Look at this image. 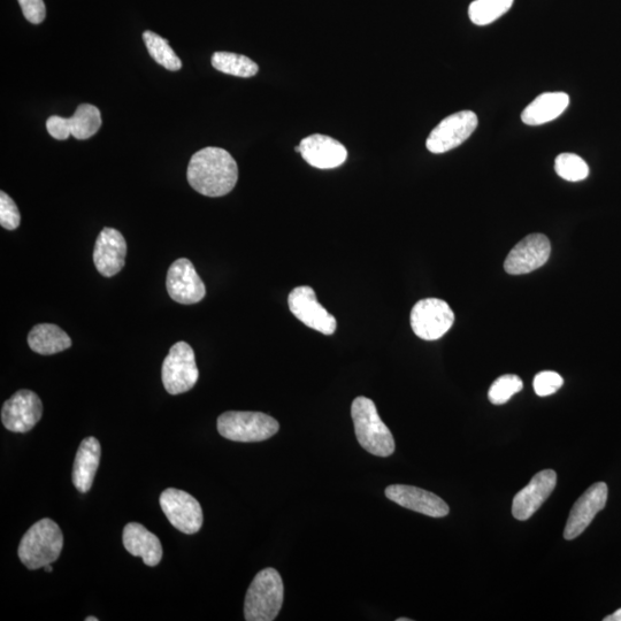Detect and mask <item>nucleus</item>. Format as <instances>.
<instances>
[{"label":"nucleus","instance_id":"14","mask_svg":"<svg viewBox=\"0 0 621 621\" xmlns=\"http://www.w3.org/2000/svg\"><path fill=\"white\" fill-rule=\"evenodd\" d=\"M550 253L551 244L546 235H528L511 250L504 270L511 275L531 273L548 262Z\"/></svg>","mask_w":621,"mask_h":621},{"label":"nucleus","instance_id":"18","mask_svg":"<svg viewBox=\"0 0 621 621\" xmlns=\"http://www.w3.org/2000/svg\"><path fill=\"white\" fill-rule=\"evenodd\" d=\"M386 496L390 501L405 509L423 513L432 518L446 517L450 511L448 504L441 497L413 486H389L386 489Z\"/></svg>","mask_w":621,"mask_h":621},{"label":"nucleus","instance_id":"6","mask_svg":"<svg viewBox=\"0 0 621 621\" xmlns=\"http://www.w3.org/2000/svg\"><path fill=\"white\" fill-rule=\"evenodd\" d=\"M164 387L168 394L180 395L193 389L199 378L195 352L186 342L173 345L163 364Z\"/></svg>","mask_w":621,"mask_h":621},{"label":"nucleus","instance_id":"27","mask_svg":"<svg viewBox=\"0 0 621 621\" xmlns=\"http://www.w3.org/2000/svg\"><path fill=\"white\" fill-rule=\"evenodd\" d=\"M555 171L566 181L579 182L588 178L589 166L574 153H562L555 160Z\"/></svg>","mask_w":621,"mask_h":621},{"label":"nucleus","instance_id":"20","mask_svg":"<svg viewBox=\"0 0 621 621\" xmlns=\"http://www.w3.org/2000/svg\"><path fill=\"white\" fill-rule=\"evenodd\" d=\"M101 443L96 437H87L76 452L72 480L80 493L86 494L94 483L99 462H101Z\"/></svg>","mask_w":621,"mask_h":621},{"label":"nucleus","instance_id":"24","mask_svg":"<svg viewBox=\"0 0 621 621\" xmlns=\"http://www.w3.org/2000/svg\"><path fill=\"white\" fill-rule=\"evenodd\" d=\"M212 66L221 73L248 79L255 76L259 67L248 57L230 52H216L212 56Z\"/></svg>","mask_w":621,"mask_h":621},{"label":"nucleus","instance_id":"3","mask_svg":"<svg viewBox=\"0 0 621 621\" xmlns=\"http://www.w3.org/2000/svg\"><path fill=\"white\" fill-rule=\"evenodd\" d=\"M351 416L360 446L378 457H389L394 454V436L381 420L377 406L370 398L357 397L351 406Z\"/></svg>","mask_w":621,"mask_h":621},{"label":"nucleus","instance_id":"32","mask_svg":"<svg viewBox=\"0 0 621 621\" xmlns=\"http://www.w3.org/2000/svg\"><path fill=\"white\" fill-rule=\"evenodd\" d=\"M604 621H621V609L603 619Z\"/></svg>","mask_w":621,"mask_h":621},{"label":"nucleus","instance_id":"4","mask_svg":"<svg viewBox=\"0 0 621 621\" xmlns=\"http://www.w3.org/2000/svg\"><path fill=\"white\" fill-rule=\"evenodd\" d=\"M283 581L278 571H260L251 582L244 602V617L248 621H273L283 604Z\"/></svg>","mask_w":621,"mask_h":621},{"label":"nucleus","instance_id":"19","mask_svg":"<svg viewBox=\"0 0 621 621\" xmlns=\"http://www.w3.org/2000/svg\"><path fill=\"white\" fill-rule=\"evenodd\" d=\"M299 147L306 163L319 170H333L342 166L348 159V151L343 144L321 134L304 138Z\"/></svg>","mask_w":621,"mask_h":621},{"label":"nucleus","instance_id":"28","mask_svg":"<svg viewBox=\"0 0 621 621\" xmlns=\"http://www.w3.org/2000/svg\"><path fill=\"white\" fill-rule=\"evenodd\" d=\"M524 388L523 380L518 375L506 374L498 378L490 387L488 398L495 405L508 403L512 396L520 393Z\"/></svg>","mask_w":621,"mask_h":621},{"label":"nucleus","instance_id":"25","mask_svg":"<svg viewBox=\"0 0 621 621\" xmlns=\"http://www.w3.org/2000/svg\"><path fill=\"white\" fill-rule=\"evenodd\" d=\"M143 41L145 46H147L150 56L156 63L165 67L168 71H180L182 68V61L176 56V53L165 38L147 30V32L143 33Z\"/></svg>","mask_w":621,"mask_h":621},{"label":"nucleus","instance_id":"17","mask_svg":"<svg viewBox=\"0 0 621 621\" xmlns=\"http://www.w3.org/2000/svg\"><path fill=\"white\" fill-rule=\"evenodd\" d=\"M126 255L125 237L117 229L104 228L97 237L94 250L97 271L105 278H112L125 267Z\"/></svg>","mask_w":621,"mask_h":621},{"label":"nucleus","instance_id":"34","mask_svg":"<svg viewBox=\"0 0 621 621\" xmlns=\"http://www.w3.org/2000/svg\"><path fill=\"white\" fill-rule=\"evenodd\" d=\"M86 621H98L97 617H88L86 618Z\"/></svg>","mask_w":621,"mask_h":621},{"label":"nucleus","instance_id":"2","mask_svg":"<svg viewBox=\"0 0 621 621\" xmlns=\"http://www.w3.org/2000/svg\"><path fill=\"white\" fill-rule=\"evenodd\" d=\"M64 547V535L55 521L45 518L30 527L20 542L18 555L29 570L56 562Z\"/></svg>","mask_w":621,"mask_h":621},{"label":"nucleus","instance_id":"33","mask_svg":"<svg viewBox=\"0 0 621 621\" xmlns=\"http://www.w3.org/2000/svg\"><path fill=\"white\" fill-rule=\"evenodd\" d=\"M43 569L48 573H51L53 570L51 564L44 566Z\"/></svg>","mask_w":621,"mask_h":621},{"label":"nucleus","instance_id":"7","mask_svg":"<svg viewBox=\"0 0 621 621\" xmlns=\"http://www.w3.org/2000/svg\"><path fill=\"white\" fill-rule=\"evenodd\" d=\"M454 322V311L439 298L421 299L411 311L413 332L425 341L441 339L450 331Z\"/></svg>","mask_w":621,"mask_h":621},{"label":"nucleus","instance_id":"21","mask_svg":"<svg viewBox=\"0 0 621 621\" xmlns=\"http://www.w3.org/2000/svg\"><path fill=\"white\" fill-rule=\"evenodd\" d=\"M124 546L130 555L141 557L148 566H157L163 558V547L155 534L141 524L130 523L124 529Z\"/></svg>","mask_w":621,"mask_h":621},{"label":"nucleus","instance_id":"31","mask_svg":"<svg viewBox=\"0 0 621 621\" xmlns=\"http://www.w3.org/2000/svg\"><path fill=\"white\" fill-rule=\"evenodd\" d=\"M22 13L25 18L34 23V25H40L46 17V7L43 0H18Z\"/></svg>","mask_w":621,"mask_h":621},{"label":"nucleus","instance_id":"30","mask_svg":"<svg viewBox=\"0 0 621 621\" xmlns=\"http://www.w3.org/2000/svg\"><path fill=\"white\" fill-rule=\"evenodd\" d=\"M21 216L17 204L2 191L0 193V225L7 230H15L20 226Z\"/></svg>","mask_w":621,"mask_h":621},{"label":"nucleus","instance_id":"11","mask_svg":"<svg viewBox=\"0 0 621 621\" xmlns=\"http://www.w3.org/2000/svg\"><path fill=\"white\" fill-rule=\"evenodd\" d=\"M43 416L41 398L32 390H19L2 409V421L6 429L13 433H28Z\"/></svg>","mask_w":621,"mask_h":621},{"label":"nucleus","instance_id":"16","mask_svg":"<svg viewBox=\"0 0 621 621\" xmlns=\"http://www.w3.org/2000/svg\"><path fill=\"white\" fill-rule=\"evenodd\" d=\"M556 485L557 474L555 471L546 470L536 474L531 482L513 498V517L521 521L531 518L548 500Z\"/></svg>","mask_w":621,"mask_h":621},{"label":"nucleus","instance_id":"9","mask_svg":"<svg viewBox=\"0 0 621 621\" xmlns=\"http://www.w3.org/2000/svg\"><path fill=\"white\" fill-rule=\"evenodd\" d=\"M161 510L171 525L184 534H196L203 526V510L195 497L183 490L168 488L159 498Z\"/></svg>","mask_w":621,"mask_h":621},{"label":"nucleus","instance_id":"35","mask_svg":"<svg viewBox=\"0 0 621 621\" xmlns=\"http://www.w3.org/2000/svg\"><path fill=\"white\" fill-rule=\"evenodd\" d=\"M397 621H411L409 618H398Z\"/></svg>","mask_w":621,"mask_h":621},{"label":"nucleus","instance_id":"22","mask_svg":"<svg viewBox=\"0 0 621 621\" xmlns=\"http://www.w3.org/2000/svg\"><path fill=\"white\" fill-rule=\"evenodd\" d=\"M570 105V96L565 92H546L529 104L521 120L527 126H540L554 121L565 112Z\"/></svg>","mask_w":621,"mask_h":621},{"label":"nucleus","instance_id":"12","mask_svg":"<svg viewBox=\"0 0 621 621\" xmlns=\"http://www.w3.org/2000/svg\"><path fill=\"white\" fill-rule=\"evenodd\" d=\"M101 126V111L90 104L80 105L72 118L66 119L52 115L46 121V129H48L49 134L59 141H65L71 135L76 140H88L97 134Z\"/></svg>","mask_w":621,"mask_h":621},{"label":"nucleus","instance_id":"5","mask_svg":"<svg viewBox=\"0 0 621 621\" xmlns=\"http://www.w3.org/2000/svg\"><path fill=\"white\" fill-rule=\"evenodd\" d=\"M280 425L262 412L228 411L218 418V431L225 439L235 442H260L271 439Z\"/></svg>","mask_w":621,"mask_h":621},{"label":"nucleus","instance_id":"8","mask_svg":"<svg viewBox=\"0 0 621 621\" xmlns=\"http://www.w3.org/2000/svg\"><path fill=\"white\" fill-rule=\"evenodd\" d=\"M478 124V115L472 111L451 114L432 130L426 147L435 155L454 150L469 140Z\"/></svg>","mask_w":621,"mask_h":621},{"label":"nucleus","instance_id":"10","mask_svg":"<svg viewBox=\"0 0 621 621\" xmlns=\"http://www.w3.org/2000/svg\"><path fill=\"white\" fill-rule=\"evenodd\" d=\"M291 313L305 326L324 335H333L336 331L337 321L316 297V293L309 286L297 287L288 297Z\"/></svg>","mask_w":621,"mask_h":621},{"label":"nucleus","instance_id":"26","mask_svg":"<svg viewBox=\"0 0 621 621\" xmlns=\"http://www.w3.org/2000/svg\"><path fill=\"white\" fill-rule=\"evenodd\" d=\"M515 0H474L469 7L471 21L477 26H487L508 13Z\"/></svg>","mask_w":621,"mask_h":621},{"label":"nucleus","instance_id":"1","mask_svg":"<svg viewBox=\"0 0 621 621\" xmlns=\"http://www.w3.org/2000/svg\"><path fill=\"white\" fill-rule=\"evenodd\" d=\"M187 178L197 193L207 197H221L235 188L239 180V167L228 151L205 148L191 157Z\"/></svg>","mask_w":621,"mask_h":621},{"label":"nucleus","instance_id":"23","mask_svg":"<svg viewBox=\"0 0 621 621\" xmlns=\"http://www.w3.org/2000/svg\"><path fill=\"white\" fill-rule=\"evenodd\" d=\"M28 344L36 354L50 356L71 348L72 340L60 327L41 324L30 331Z\"/></svg>","mask_w":621,"mask_h":621},{"label":"nucleus","instance_id":"13","mask_svg":"<svg viewBox=\"0 0 621 621\" xmlns=\"http://www.w3.org/2000/svg\"><path fill=\"white\" fill-rule=\"evenodd\" d=\"M166 286L174 302L183 305L196 304L206 295V288L195 266L187 258L176 260L168 270Z\"/></svg>","mask_w":621,"mask_h":621},{"label":"nucleus","instance_id":"15","mask_svg":"<svg viewBox=\"0 0 621 621\" xmlns=\"http://www.w3.org/2000/svg\"><path fill=\"white\" fill-rule=\"evenodd\" d=\"M609 488L605 482H597L589 487L584 495H582L573 505L570 517L564 531L566 540L577 539L586 531L597 513L602 511L607 505Z\"/></svg>","mask_w":621,"mask_h":621},{"label":"nucleus","instance_id":"29","mask_svg":"<svg viewBox=\"0 0 621 621\" xmlns=\"http://www.w3.org/2000/svg\"><path fill=\"white\" fill-rule=\"evenodd\" d=\"M564 385V380L556 372L544 371L536 374L533 381L535 394L540 397H547L557 393Z\"/></svg>","mask_w":621,"mask_h":621}]
</instances>
